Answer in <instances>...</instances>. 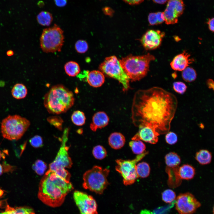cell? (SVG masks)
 Here are the masks:
<instances>
[{
    "instance_id": "cell-1",
    "label": "cell",
    "mask_w": 214,
    "mask_h": 214,
    "mask_svg": "<svg viewBox=\"0 0 214 214\" xmlns=\"http://www.w3.org/2000/svg\"><path fill=\"white\" fill-rule=\"evenodd\" d=\"M172 93L158 87L140 90L135 93L131 119L135 126H148L160 135L168 133L177 106Z\"/></svg>"
},
{
    "instance_id": "cell-2",
    "label": "cell",
    "mask_w": 214,
    "mask_h": 214,
    "mask_svg": "<svg viewBox=\"0 0 214 214\" xmlns=\"http://www.w3.org/2000/svg\"><path fill=\"white\" fill-rule=\"evenodd\" d=\"M73 187L54 172L48 170L41 180L38 197L45 205L52 207L61 206Z\"/></svg>"
},
{
    "instance_id": "cell-3",
    "label": "cell",
    "mask_w": 214,
    "mask_h": 214,
    "mask_svg": "<svg viewBox=\"0 0 214 214\" xmlns=\"http://www.w3.org/2000/svg\"><path fill=\"white\" fill-rule=\"evenodd\" d=\"M73 93L62 84L52 86L45 95L44 105L48 112L59 114L67 112L74 105Z\"/></svg>"
},
{
    "instance_id": "cell-4",
    "label": "cell",
    "mask_w": 214,
    "mask_h": 214,
    "mask_svg": "<svg viewBox=\"0 0 214 214\" xmlns=\"http://www.w3.org/2000/svg\"><path fill=\"white\" fill-rule=\"evenodd\" d=\"M155 59L154 56L148 53L138 56L130 54L119 61L130 79L136 81L140 80L146 75L149 71L150 62Z\"/></svg>"
},
{
    "instance_id": "cell-5",
    "label": "cell",
    "mask_w": 214,
    "mask_h": 214,
    "mask_svg": "<svg viewBox=\"0 0 214 214\" xmlns=\"http://www.w3.org/2000/svg\"><path fill=\"white\" fill-rule=\"evenodd\" d=\"M30 122L18 115H9L1 122V132L3 137L10 140L20 139L27 130Z\"/></svg>"
},
{
    "instance_id": "cell-6",
    "label": "cell",
    "mask_w": 214,
    "mask_h": 214,
    "mask_svg": "<svg viewBox=\"0 0 214 214\" xmlns=\"http://www.w3.org/2000/svg\"><path fill=\"white\" fill-rule=\"evenodd\" d=\"M110 172L107 169L94 166L86 171L83 176V188L98 194H102L109 183L107 177Z\"/></svg>"
},
{
    "instance_id": "cell-7",
    "label": "cell",
    "mask_w": 214,
    "mask_h": 214,
    "mask_svg": "<svg viewBox=\"0 0 214 214\" xmlns=\"http://www.w3.org/2000/svg\"><path fill=\"white\" fill-rule=\"evenodd\" d=\"M60 149L54 160L49 164L48 170L54 172L66 181L70 182L71 175L65 168H70L73 164L68 154L69 147L67 145L68 133L64 132Z\"/></svg>"
},
{
    "instance_id": "cell-8",
    "label": "cell",
    "mask_w": 214,
    "mask_h": 214,
    "mask_svg": "<svg viewBox=\"0 0 214 214\" xmlns=\"http://www.w3.org/2000/svg\"><path fill=\"white\" fill-rule=\"evenodd\" d=\"M63 31L55 24L43 30L40 38V47L46 53L60 52L64 42Z\"/></svg>"
},
{
    "instance_id": "cell-9",
    "label": "cell",
    "mask_w": 214,
    "mask_h": 214,
    "mask_svg": "<svg viewBox=\"0 0 214 214\" xmlns=\"http://www.w3.org/2000/svg\"><path fill=\"white\" fill-rule=\"evenodd\" d=\"M99 69L102 73L118 81L122 84L124 90L128 89L130 78L115 56L106 57L100 64Z\"/></svg>"
},
{
    "instance_id": "cell-10",
    "label": "cell",
    "mask_w": 214,
    "mask_h": 214,
    "mask_svg": "<svg viewBox=\"0 0 214 214\" xmlns=\"http://www.w3.org/2000/svg\"><path fill=\"white\" fill-rule=\"evenodd\" d=\"M148 153L145 152L137 155L132 160H116L117 164L115 169L123 178V183L125 185H130L134 183L139 178L136 171L137 163L143 158Z\"/></svg>"
},
{
    "instance_id": "cell-11",
    "label": "cell",
    "mask_w": 214,
    "mask_h": 214,
    "mask_svg": "<svg viewBox=\"0 0 214 214\" xmlns=\"http://www.w3.org/2000/svg\"><path fill=\"white\" fill-rule=\"evenodd\" d=\"M175 208L179 214H193L201 204L191 193L180 194L175 199Z\"/></svg>"
},
{
    "instance_id": "cell-12",
    "label": "cell",
    "mask_w": 214,
    "mask_h": 214,
    "mask_svg": "<svg viewBox=\"0 0 214 214\" xmlns=\"http://www.w3.org/2000/svg\"><path fill=\"white\" fill-rule=\"evenodd\" d=\"M73 197L80 214H97V205L93 197L86 193L75 191Z\"/></svg>"
},
{
    "instance_id": "cell-13",
    "label": "cell",
    "mask_w": 214,
    "mask_h": 214,
    "mask_svg": "<svg viewBox=\"0 0 214 214\" xmlns=\"http://www.w3.org/2000/svg\"><path fill=\"white\" fill-rule=\"evenodd\" d=\"M184 9L182 0H168L163 12L165 23L168 25L177 23L178 18L182 14Z\"/></svg>"
},
{
    "instance_id": "cell-14",
    "label": "cell",
    "mask_w": 214,
    "mask_h": 214,
    "mask_svg": "<svg viewBox=\"0 0 214 214\" xmlns=\"http://www.w3.org/2000/svg\"><path fill=\"white\" fill-rule=\"evenodd\" d=\"M165 35L164 32L159 30H150L143 35L140 42L146 50H154L159 47Z\"/></svg>"
},
{
    "instance_id": "cell-15",
    "label": "cell",
    "mask_w": 214,
    "mask_h": 214,
    "mask_svg": "<svg viewBox=\"0 0 214 214\" xmlns=\"http://www.w3.org/2000/svg\"><path fill=\"white\" fill-rule=\"evenodd\" d=\"M139 128L138 132L132 138V140H142L153 144L158 142L159 135L153 128L144 126Z\"/></svg>"
},
{
    "instance_id": "cell-16",
    "label": "cell",
    "mask_w": 214,
    "mask_h": 214,
    "mask_svg": "<svg viewBox=\"0 0 214 214\" xmlns=\"http://www.w3.org/2000/svg\"><path fill=\"white\" fill-rule=\"evenodd\" d=\"M195 174V168L189 164H184L172 169V176L173 179L180 184L182 180H190L193 178Z\"/></svg>"
},
{
    "instance_id": "cell-17",
    "label": "cell",
    "mask_w": 214,
    "mask_h": 214,
    "mask_svg": "<svg viewBox=\"0 0 214 214\" xmlns=\"http://www.w3.org/2000/svg\"><path fill=\"white\" fill-rule=\"evenodd\" d=\"M190 56L185 51L177 55L170 63L171 68L176 71H183L194 61V59L190 58Z\"/></svg>"
},
{
    "instance_id": "cell-18",
    "label": "cell",
    "mask_w": 214,
    "mask_h": 214,
    "mask_svg": "<svg viewBox=\"0 0 214 214\" xmlns=\"http://www.w3.org/2000/svg\"><path fill=\"white\" fill-rule=\"evenodd\" d=\"M109 122V118L106 113L103 111H99L93 115L90 127L92 131H95L97 129L107 126Z\"/></svg>"
},
{
    "instance_id": "cell-19",
    "label": "cell",
    "mask_w": 214,
    "mask_h": 214,
    "mask_svg": "<svg viewBox=\"0 0 214 214\" xmlns=\"http://www.w3.org/2000/svg\"><path fill=\"white\" fill-rule=\"evenodd\" d=\"M86 80L90 85L94 87H98L104 83L105 77L101 72L94 70L88 73Z\"/></svg>"
},
{
    "instance_id": "cell-20",
    "label": "cell",
    "mask_w": 214,
    "mask_h": 214,
    "mask_svg": "<svg viewBox=\"0 0 214 214\" xmlns=\"http://www.w3.org/2000/svg\"><path fill=\"white\" fill-rule=\"evenodd\" d=\"M125 138L123 135L119 132H114L110 135L108 139L109 145L112 148L118 150L122 148L124 145Z\"/></svg>"
},
{
    "instance_id": "cell-21",
    "label": "cell",
    "mask_w": 214,
    "mask_h": 214,
    "mask_svg": "<svg viewBox=\"0 0 214 214\" xmlns=\"http://www.w3.org/2000/svg\"><path fill=\"white\" fill-rule=\"evenodd\" d=\"M34 210L28 207H17L15 208L7 205L4 212L0 213V214H35Z\"/></svg>"
},
{
    "instance_id": "cell-22",
    "label": "cell",
    "mask_w": 214,
    "mask_h": 214,
    "mask_svg": "<svg viewBox=\"0 0 214 214\" xmlns=\"http://www.w3.org/2000/svg\"><path fill=\"white\" fill-rule=\"evenodd\" d=\"M12 97L17 99L24 98L27 94V89L26 86L21 83H17L13 87L11 90Z\"/></svg>"
},
{
    "instance_id": "cell-23",
    "label": "cell",
    "mask_w": 214,
    "mask_h": 214,
    "mask_svg": "<svg viewBox=\"0 0 214 214\" xmlns=\"http://www.w3.org/2000/svg\"><path fill=\"white\" fill-rule=\"evenodd\" d=\"M166 167L173 168L179 166L181 160L179 156L176 153L171 152L167 154L165 157Z\"/></svg>"
},
{
    "instance_id": "cell-24",
    "label": "cell",
    "mask_w": 214,
    "mask_h": 214,
    "mask_svg": "<svg viewBox=\"0 0 214 214\" xmlns=\"http://www.w3.org/2000/svg\"><path fill=\"white\" fill-rule=\"evenodd\" d=\"M195 158L199 164L205 165L210 163L212 156L211 153L208 150H201L196 153Z\"/></svg>"
},
{
    "instance_id": "cell-25",
    "label": "cell",
    "mask_w": 214,
    "mask_h": 214,
    "mask_svg": "<svg viewBox=\"0 0 214 214\" xmlns=\"http://www.w3.org/2000/svg\"><path fill=\"white\" fill-rule=\"evenodd\" d=\"M64 69L66 73L70 76L74 77L78 75L80 72V68L79 64L73 61L67 62L64 65Z\"/></svg>"
},
{
    "instance_id": "cell-26",
    "label": "cell",
    "mask_w": 214,
    "mask_h": 214,
    "mask_svg": "<svg viewBox=\"0 0 214 214\" xmlns=\"http://www.w3.org/2000/svg\"><path fill=\"white\" fill-rule=\"evenodd\" d=\"M36 18L38 23L44 26L50 25L53 20L52 14L46 11H42L40 12L37 15Z\"/></svg>"
},
{
    "instance_id": "cell-27",
    "label": "cell",
    "mask_w": 214,
    "mask_h": 214,
    "mask_svg": "<svg viewBox=\"0 0 214 214\" xmlns=\"http://www.w3.org/2000/svg\"><path fill=\"white\" fill-rule=\"evenodd\" d=\"M136 171L138 177L145 178L148 177L150 173L149 164L146 162H142L136 165Z\"/></svg>"
},
{
    "instance_id": "cell-28",
    "label": "cell",
    "mask_w": 214,
    "mask_h": 214,
    "mask_svg": "<svg viewBox=\"0 0 214 214\" xmlns=\"http://www.w3.org/2000/svg\"><path fill=\"white\" fill-rule=\"evenodd\" d=\"M148 21L150 25H157L165 21L163 12H158L150 13L148 16Z\"/></svg>"
},
{
    "instance_id": "cell-29",
    "label": "cell",
    "mask_w": 214,
    "mask_h": 214,
    "mask_svg": "<svg viewBox=\"0 0 214 214\" xmlns=\"http://www.w3.org/2000/svg\"><path fill=\"white\" fill-rule=\"evenodd\" d=\"M129 145L136 154L140 155L145 152V145L140 140H132L130 142Z\"/></svg>"
},
{
    "instance_id": "cell-30",
    "label": "cell",
    "mask_w": 214,
    "mask_h": 214,
    "mask_svg": "<svg viewBox=\"0 0 214 214\" xmlns=\"http://www.w3.org/2000/svg\"><path fill=\"white\" fill-rule=\"evenodd\" d=\"M71 119L74 124L81 126L85 124L86 118L83 112L77 110L74 111L72 114Z\"/></svg>"
},
{
    "instance_id": "cell-31",
    "label": "cell",
    "mask_w": 214,
    "mask_h": 214,
    "mask_svg": "<svg viewBox=\"0 0 214 214\" xmlns=\"http://www.w3.org/2000/svg\"><path fill=\"white\" fill-rule=\"evenodd\" d=\"M182 75L184 80L190 82L195 80L196 78L197 74L194 69L188 67L182 71Z\"/></svg>"
},
{
    "instance_id": "cell-32",
    "label": "cell",
    "mask_w": 214,
    "mask_h": 214,
    "mask_svg": "<svg viewBox=\"0 0 214 214\" xmlns=\"http://www.w3.org/2000/svg\"><path fill=\"white\" fill-rule=\"evenodd\" d=\"M32 168L37 174L41 175L44 173L47 169V166L44 161L38 159L33 164Z\"/></svg>"
},
{
    "instance_id": "cell-33",
    "label": "cell",
    "mask_w": 214,
    "mask_h": 214,
    "mask_svg": "<svg viewBox=\"0 0 214 214\" xmlns=\"http://www.w3.org/2000/svg\"><path fill=\"white\" fill-rule=\"evenodd\" d=\"M92 154L96 159L102 160L107 155V151L102 146L98 145L95 146L92 150Z\"/></svg>"
},
{
    "instance_id": "cell-34",
    "label": "cell",
    "mask_w": 214,
    "mask_h": 214,
    "mask_svg": "<svg viewBox=\"0 0 214 214\" xmlns=\"http://www.w3.org/2000/svg\"><path fill=\"white\" fill-rule=\"evenodd\" d=\"M175 192L170 189H166L162 193V200L165 202L169 203L173 202L176 198Z\"/></svg>"
},
{
    "instance_id": "cell-35",
    "label": "cell",
    "mask_w": 214,
    "mask_h": 214,
    "mask_svg": "<svg viewBox=\"0 0 214 214\" xmlns=\"http://www.w3.org/2000/svg\"><path fill=\"white\" fill-rule=\"evenodd\" d=\"M75 48L78 53L82 54L85 53L88 49V45L86 41L84 40H79L75 44Z\"/></svg>"
},
{
    "instance_id": "cell-36",
    "label": "cell",
    "mask_w": 214,
    "mask_h": 214,
    "mask_svg": "<svg viewBox=\"0 0 214 214\" xmlns=\"http://www.w3.org/2000/svg\"><path fill=\"white\" fill-rule=\"evenodd\" d=\"M173 88L177 93L183 94L186 91L187 86L184 83L180 81H176L173 83Z\"/></svg>"
},
{
    "instance_id": "cell-37",
    "label": "cell",
    "mask_w": 214,
    "mask_h": 214,
    "mask_svg": "<svg viewBox=\"0 0 214 214\" xmlns=\"http://www.w3.org/2000/svg\"><path fill=\"white\" fill-rule=\"evenodd\" d=\"M31 145L34 147L39 148L43 145V140L42 137L39 135H36L29 140Z\"/></svg>"
},
{
    "instance_id": "cell-38",
    "label": "cell",
    "mask_w": 214,
    "mask_h": 214,
    "mask_svg": "<svg viewBox=\"0 0 214 214\" xmlns=\"http://www.w3.org/2000/svg\"><path fill=\"white\" fill-rule=\"evenodd\" d=\"M165 140L166 143L170 145H173L177 141V134L174 132H169L167 133L165 136Z\"/></svg>"
},
{
    "instance_id": "cell-39",
    "label": "cell",
    "mask_w": 214,
    "mask_h": 214,
    "mask_svg": "<svg viewBox=\"0 0 214 214\" xmlns=\"http://www.w3.org/2000/svg\"><path fill=\"white\" fill-rule=\"evenodd\" d=\"M102 10L105 14L110 16H112L114 12V11L109 7H104L103 8Z\"/></svg>"
},
{
    "instance_id": "cell-40",
    "label": "cell",
    "mask_w": 214,
    "mask_h": 214,
    "mask_svg": "<svg viewBox=\"0 0 214 214\" xmlns=\"http://www.w3.org/2000/svg\"><path fill=\"white\" fill-rule=\"evenodd\" d=\"M54 1L56 5L59 7L65 6L67 2V0H54Z\"/></svg>"
},
{
    "instance_id": "cell-41",
    "label": "cell",
    "mask_w": 214,
    "mask_h": 214,
    "mask_svg": "<svg viewBox=\"0 0 214 214\" xmlns=\"http://www.w3.org/2000/svg\"><path fill=\"white\" fill-rule=\"evenodd\" d=\"M125 2L130 5L138 4L143 2L144 0H123Z\"/></svg>"
},
{
    "instance_id": "cell-42",
    "label": "cell",
    "mask_w": 214,
    "mask_h": 214,
    "mask_svg": "<svg viewBox=\"0 0 214 214\" xmlns=\"http://www.w3.org/2000/svg\"><path fill=\"white\" fill-rule=\"evenodd\" d=\"M214 20L213 18H209L207 22L209 29L210 31L213 32L214 31Z\"/></svg>"
},
{
    "instance_id": "cell-43",
    "label": "cell",
    "mask_w": 214,
    "mask_h": 214,
    "mask_svg": "<svg viewBox=\"0 0 214 214\" xmlns=\"http://www.w3.org/2000/svg\"><path fill=\"white\" fill-rule=\"evenodd\" d=\"M207 85L210 89H214V82L213 80L211 79H208L207 81Z\"/></svg>"
},
{
    "instance_id": "cell-44",
    "label": "cell",
    "mask_w": 214,
    "mask_h": 214,
    "mask_svg": "<svg viewBox=\"0 0 214 214\" xmlns=\"http://www.w3.org/2000/svg\"><path fill=\"white\" fill-rule=\"evenodd\" d=\"M153 1L156 3L160 4H165L167 0H152Z\"/></svg>"
},
{
    "instance_id": "cell-45",
    "label": "cell",
    "mask_w": 214,
    "mask_h": 214,
    "mask_svg": "<svg viewBox=\"0 0 214 214\" xmlns=\"http://www.w3.org/2000/svg\"><path fill=\"white\" fill-rule=\"evenodd\" d=\"M7 55L8 56H11L13 54V52L11 50H9L7 52Z\"/></svg>"
},
{
    "instance_id": "cell-46",
    "label": "cell",
    "mask_w": 214,
    "mask_h": 214,
    "mask_svg": "<svg viewBox=\"0 0 214 214\" xmlns=\"http://www.w3.org/2000/svg\"><path fill=\"white\" fill-rule=\"evenodd\" d=\"M3 172V167L0 164V176L2 174Z\"/></svg>"
},
{
    "instance_id": "cell-47",
    "label": "cell",
    "mask_w": 214,
    "mask_h": 214,
    "mask_svg": "<svg viewBox=\"0 0 214 214\" xmlns=\"http://www.w3.org/2000/svg\"><path fill=\"white\" fill-rule=\"evenodd\" d=\"M4 192L2 190L0 189V196H1L3 194Z\"/></svg>"
},
{
    "instance_id": "cell-48",
    "label": "cell",
    "mask_w": 214,
    "mask_h": 214,
    "mask_svg": "<svg viewBox=\"0 0 214 214\" xmlns=\"http://www.w3.org/2000/svg\"><path fill=\"white\" fill-rule=\"evenodd\" d=\"M1 156H2V154H1V151H0V160L1 159Z\"/></svg>"
}]
</instances>
